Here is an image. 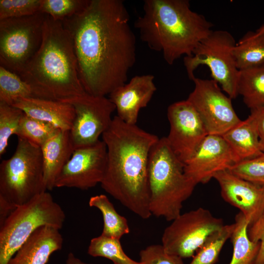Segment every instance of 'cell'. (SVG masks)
Masks as SVG:
<instances>
[{
	"instance_id": "1",
	"label": "cell",
	"mask_w": 264,
	"mask_h": 264,
	"mask_svg": "<svg viewBox=\"0 0 264 264\" xmlns=\"http://www.w3.org/2000/svg\"><path fill=\"white\" fill-rule=\"evenodd\" d=\"M123 0H89L62 21L72 40L85 91L106 96L126 84L136 61V37Z\"/></svg>"
},
{
	"instance_id": "2",
	"label": "cell",
	"mask_w": 264,
	"mask_h": 264,
	"mask_svg": "<svg viewBox=\"0 0 264 264\" xmlns=\"http://www.w3.org/2000/svg\"><path fill=\"white\" fill-rule=\"evenodd\" d=\"M102 136L107 151L102 188L138 217L149 219V157L159 138L117 116Z\"/></svg>"
},
{
	"instance_id": "3",
	"label": "cell",
	"mask_w": 264,
	"mask_h": 264,
	"mask_svg": "<svg viewBox=\"0 0 264 264\" xmlns=\"http://www.w3.org/2000/svg\"><path fill=\"white\" fill-rule=\"evenodd\" d=\"M143 11L134 26L142 42L162 53L170 65L183 55L191 56L213 30V24L193 11L187 0H145Z\"/></svg>"
},
{
	"instance_id": "4",
	"label": "cell",
	"mask_w": 264,
	"mask_h": 264,
	"mask_svg": "<svg viewBox=\"0 0 264 264\" xmlns=\"http://www.w3.org/2000/svg\"><path fill=\"white\" fill-rule=\"evenodd\" d=\"M19 75L38 98L64 102L86 92L69 34L62 21L46 14L41 45Z\"/></svg>"
},
{
	"instance_id": "5",
	"label": "cell",
	"mask_w": 264,
	"mask_h": 264,
	"mask_svg": "<svg viewBox=\"0 0 264 264\" xmlns=\"http://www.w3.org/2000/svg\"><path fill=\"white\" fill-rule=\"evenodd\" d=\"M148 177L152 215L173 220L181 214L183 203L197 185L185 175L183 164L166 137L159 138L151 150Z\"/></svg>"
},
{
	"instance_id": "6",
	"label": "cell",
	"mask_w": 264,
	"mask_h": 264,
	"mask_svg": "<svg viewBox=\"0 0 264 264\" xmlns=\"http://www.w3.org/2000/svg\"><path fill=\"white\" fill-rule=\"evenodd\" d=\"M66 215L51 195L45 191L16 208L0 226V264L8 261L39 228L60 230Z\"/></svg>"
},
{
	"instance_id": "7",
	"label": "cell",
	"mask_w": 264,
	"mask_h": 264,
	"mask_svg": "<svg viewBox=\"0 0 264 264\" xmlns=\"http://www.w3.org/2000/svg\"><path fill=\"white\" fill-rule=\"evenodd\" d=\"M45 191L41 147L18 137L14 154L0 164V198L17 208Z\"/></svg>"
},
{
	"instance_id": "8",
	"label": "cell",
	"mask_w": 264,
	"mask_h": 264,
	"mask_svg": "<svg viewBox=\"0 0 264 264\" xmlns=\"http://www.w3.org/2000/svg\"><path fill=\"white\" fill-rule=\"evenodd\" d=\"M233 36L224 30H212L198 44L191 56H185L183 62L188 77L201 65H206L211 71L212 79L231 99L238 96L237 92L239 70L233 49L236 44Z\"/></svg>"
},
{
	"instance_id": "9",
	"label": "cell",
	"mask_w": 264,
	"mask_h": 264,
	"mask_svg": "<svg viewBox=\"0 0 264 264\" xmlns=\"http://www.w3.org/2000/svg\"><path fill=\"white\" fill-rule=\"evenodd\" d=\"M45 14L0 21V66L19 74L39 50Z\"/></svg>"
},
{
	"instance_id": "10",
	"label": "cell",
	"mask_w": 264,
	"mask_h": 264,
	"mask_svg": "<svg viewBox=\"0 0 264 264\" xmlns=\"http://www.w3.org/2000/svg\"><path fill=\"white\" fill-rule=\"evenodd\" d=\"M164 230L162 245L167 253L181 258L193 257L212 233L224 224L207 209L199 207L180 214Z\"/></svg>"
},
{
	"instance_id": "11",
	"label": "cell",
	"mask_w": 264,
	"mask_h": 264,
	"mask_svg": "<svg viewBox=\"0 0 264 264\" xmlns=\"http://www.w3.org/2000/svg\"><path fill=\"white\" fill-rule=\"evenodd\" d=\"M194 88L187 100L192 105L203 122L208 134L222 135L241 120L226 95L213 79L195 77Z\"/></svg>"
},
{
	"instance_id": "12",
	"label": "cell",
	"mask_w": 264,
	"mask_h": 264,
	"mask_svg": "<svg viewBox=\"0 0 264 264\" xmlns=\"http://www.w3.org/2000/svg\"><path fill=\"white\" fill-rule=\"evenodd\" d=\"M65 102L74 108L75 117L69 131L74 150L94 144L109 128L115 106L106 96L87 92Z\"/></svg>"
},
{
	"instance_id": "13",
	"label": "cell",
	"mask_w": 264,
	"mask_h": 264,
	"mask_svg": "<svg viewBox=\"0 0 264 264\" xmlns=\"http://www.w3.org/2000/svg\"><path fill=\"white\" fill-rule=\"evenodd\" d=\"M167 113L170 131L166 138L184 165L208 134L197 111L187 99L171 104Z\"/></svg>"
},
{
	"instance_id": "14",
	"label": "cell",
	"mask_w": 264,
	"mask_h": 264,
	"mask_svg": "<svg viewBox=\"0 0 264 264\" xmlns=\"http://www.w3.org/2000/svg\"><path fill=\"white\" fill-rule=\"evenodd\" d=\"M107 161V147L102 140L74 150L56 179L55 188L88 190L95 187L104 178Z\"/></svg>"
},
{
	"instance_id": "15",
	"label": "cell",
	"mask_w": 264,
	"mask_h": 264,
	"mask_svg": "<svg viewBox=\"0 0 264 264\" xmlns=\"http://www.w3.org/2000/svg\"><path fill=\"white\" fill-rule=\"evenodd\" d=\"M239 162L222 135L208 134L184 164L187 176L195 184L206 183L219 172Z\"/></svg>"
},
{
	"instance_id": "16",
	"label": "cell",
	"mask_w": 264,
	"mask_h": 264,
	"mask_svg": "<svg viewBox=\"0 0 264 264\" xmlns=\"http://www.w3.org/2000/svg\"><path fill=\"white\" fill-rule=\"evenodd\" d=\"M214 178L223 199L240 210L249 225L264 212V186L241 178L229 170L218 172Z\"/></svg>"
},
{
	"instance_id": "17",
	"label": "cell",
	"mask_w": 264,
	"mask_h": 264,
	"mask_svg": "<svg viewBox=\"0 0 264 264\" xmlns=\"http://www.w3.org/2000/svg\"><path fill=\"white\" fill-rule=\"evenodd\" d=\"M154 77L151 74L136 75L110 94L121 120L136 125L140 110L146 107L156 90Z\"/></svg>"
},
{
	"instance_id": "18",
	"label": "cell",
	"mask_w": 264,
	"mask_h": 264,
	"mask_svg": "<svg viewBox=\"0 0 264 264\" xmlns=\"http://www.w3.org/2000/svg\"><path fill=\"white\" fill-rule=\"evenodd\" d=\"M63 242L59 229L42 226L21 246L7 264H46L51 255L62 248Z\"/></svg>"
},
{
	"instance_id": "19",
	"label": "cell",
	"mask_w": 264,
	"mask_h": 264,
	"mask_svg": "<svg viewBox=\"0 0 264 264\" xmlns=\"http://www.w3.org/2000/svg\"><path fill=\"white\" fill-rule=\"evenodd\" d=\"M27 115L47 123L59 130L69 131L73 123L75 113L69 103L36 98H21L12 105Z\"/></svg>"
},
{
	"instance_id": "20",
	"label": "cell",
	"mask_w": 264,
	"mask_h": 264,
	"mask_svg": "<svg viewBox=\"0 0 264 264\" xmlns=\"http://www.w3.org/2000/svg\"><path fill=\"white\" fill-rule=\"evenodd\" d=\"M44 182L47 190H52L59 174L74 151L69 131L59 130L41 147Z\"/></svg>"
},
{
	"instance_id": "21",
	"label": "cell",
	"mask_w": 264,
	"mask_h": 264,
	"mask_svg": "<svg viewBox=\"0 0 264 264\" xmlns=\"http://www.w3.org/2000/svg\"><path fill=\"white\" fill-rule=\"evenodd\" d=\"M222 136L239 162L256 157L264 153L261 149L255 119L250 114Z\"/></svg>"
},
{
	"instance_id": "22",
	"label": "cell",
	"mask_w": 264,
	"mask_h": 264,
	"mask_svg": "<svg viewBox=\"0 0 264 264\" xmlns=\"http://www.w3.org/2000/svg\"><path fill=\"white\" fill-rule=\"evenodd\" d=\"M237 92L250 110L264 107V63L239 70Z\"/></svg>"
},
{
	"instance_id": "23",
	"label": "cell",
	"mask_w": 264,
	"mask_h": 264,
	"mask_svg": "<svg viewBox=\"0 0 264 264\" xmlns=\"http://www.w3.org/2000/svg\"><path fill=\"white\" fill-rule=\"evenodd\" d=\"M233 54L238 69L243 70L264 63V31L246 33L236 43Z\"/></svg>"
},
{
	"instance_id": "24",
	"label": "cell",
	"mask_w": 264,
	"mask_h": 264,
	"mask_svg": "<svg viewBox=\"0 0 264 264\" xmlns=\"http://www.w3.org/2000/svg\"><path fill=\"white\" fill-rule=\"evenodd\" d=\"M235 227L231 239L233 255L229 264H254L260 247V242H253L249 238V223L240 212L236 216Z\"/></svg>"
},
{
	"instance_id": "25",
	"label": "cell",
	"mask_w": 264,
	"mask_h": 264,
	"mask_svg": "<svg viewBox=\"0 0 264 264\" xmlns=\"http://www.w3.org/2000/svg\"><path fill=\"white\" fill-rule=\"evenodd\" d=\"M88 204L90 207L97 208L102 214L104 225L101 235L120 240L123 236L129 233L127 220L117 213L106 195L100 194L91 197Z\"/></svg>"
},
{
	"instance_id": "26",
	"label": "cell",
	"mask_w": 264,
	"mask_h": 264,
	"mask_svg": "<svg viewBox=\"0 0 264 264\" xmlns=\"http://www.w3.org/2000/svg\"><path fill=\"white\" fill-rule=\"evenodd\" d=\"M21 98H38L31 86L18 74L0 66V102L12 106Z\"/></svg>"
},
{
	"instance_id": "27",
	"label": "cell",
	"mask_w": 264,
	"mask_h": 264,
	"mask_svg": "<svg viewBox=\"0 0 264 264\" xmlns=\"http://www.w3.org/2000/svg\"><path fill=\"white\" fill-rule=\"evenodd\" d=\"M235 223L224 225L210 235L197 251L189 264H215L224 244L230 238Z\"/></svg>"
},
{
	"instance_id": "28",
	"label": "cell",
	"mask_w": 264,
	"mask_h": 264,
	"mask_svg": "<svg viewBox=\"0 0 264 264\" xmlns=\"http://www.w3.org/2000/svg\"><path fill=\"white\" fill-rule=\"evenodd\" d=\"M120 240L101 235L91 240L88 253L93 257L108 259L114 264H143L133 260L126 254Z\"/></svg>"
},
{
	"instance_id": "29",
	"label": "cell",
	"mask_w": 264,
	"mask_h": 264,
	"mask_svg": "<svg viewBox=\"0 0 264 264\" xmlns=\"http://www.w3.org/2000/svg\"><path fill=\"white\" fill-rule=\"evenodd\" d=\"M59 130L55 126L23 114L16 135L41 147Z\"/></svg>"
},
{
	"instance_id": "30",
	"label": "cell",
	"mask_w": 264,
	"mask_h": 264,
	"mask_svg": "<svg viewBox=\"0 0 264 264\" xmlns=\"http://www.w3.org/2000/svg\"><path fill=\"white\" fill-rule=\"evenodd\" d=\"M24 112L14 106L0 102V156L5 153L10 137L16 135Z\"/></svg>"
},
{
	"instance_id": "31",
	"label": "cell",
	"mask_w": 264,
	"mask_h": 264,
	"mask_svg": "<svg viewBox=\"0 0 264 264\" xmlns=\"http://www.w3.org/2000/svg\"><path fill=\"white\" fill-rule=\"evenodd\" d=\"M89 0H42L39 11L56 21H63L82 11Z\"/></svg>"
},
{
	"instance_id": "32",
	"label": "cell",
	"mask_w": 264,
	"mask_h": 264,
	"mask_svg": "<svg viewBox=\"0 0 264 264\" xmlns=\"http://www.w3.org/2000/svg\"><path fill=\"white\" fill-rule=\"evenodd\" d=\"M228 170L241 178L264 186V152L256 157L241 160Z\"/></svg>"
},
{
	"instance_id": "33",
	"label": "cell",
	"mask_w": 264,
	"mask_h": 264,
	"mask_svg": "<svg viewBox=\"0 0 264 264\" xmlns=\"http://www.w3.org/2000/svg\"><path fill=\"white\" fill-rule=\"evenodd\" d=\"M42 0H0V21L31 16L39 11Z\"/></svg>"
},
{
	"instance_id": "34",
	"label": "cell",
	"mask_w": 264,
	"mask_h": 264,
	"mask_svg": "<svg viewBox=\"0 0 264 264\" xmlns=\"http://www.w3.org/2000/svg\"><path fill=\"white\" fill-rule=\"evenodd\" d=\"M143 264H184L182 258L165 250L162 244H152L139 252Z\"/></svg>"
},
{
	"instance_id": "35",
	"label": "cell",
	"mask_w": 264,
	"mask_h": 264,
	"mask_svg": "<svg viewBox=\"0 0 264 264\" xmlns=\"http://www.w3.org/2000/svg\"><path fill=\"white\" fill-rule=\"evenodd\" d=\"M247 233L252 242H260V249L254 264H264V212L248 226Z\"/></svg>"
},
{
	"instance_id": "36",
	"label": "cell",
	"mask_w": 264,
	"mask_h": 264,
	"mask_svg": "<svg viewBox=\"0 0 264 264\" xmlns=\"http://www.w3.org/2000/svg\"><path fill=\"white\" fill-rule=\"evenodd\" d=\"M250 115L256 124L262 151L264 152V107L250 110Z\"/></svg>"
},
{
	"instance_id": "37",
	"label": "cell",
	"mask_w": 264,
	"mask_h": 264,
	"mask_svg": "<svg viewBox=\"0 0 264 264\" xmlns=\"http://www.w3.org/2000/svg\"><path fill=\"white\" fill-rule=\"evenodd\" d=\"M15 208L3 198H0V226Z\"/></svg>"
},
{
	"instance_id": "38",
	"label": "cell",
	"mask_w": 264,
	"mask_h": 264,
	"mask_svg": "<svg viewBox=\"0 0 264 264\" xmlns=\"http://www.w3.org/2000/svg\"><path fill=\"white\" fill-rule=\"evenodd\" d=\"M66 264H88L77 258L73 253H69L66 261Z\"/></svg>"
},
{
	"instance_id": "39",
	"label": "cell",
	"mask_w": 264,
	"mask_h": 264,
	"mask_svg": "<svg viewBox=\"0 0 264 264\" xmlns=\"http://www.w3.org/2000/svg\"><path fill=\"white\" fill-rule=\"evenodd\" d=\"M258 30L262 31H264V24L261 26L260 28L258 29Z\"/></svg>"
}]
</instances>
